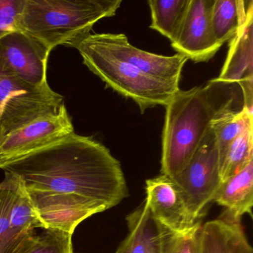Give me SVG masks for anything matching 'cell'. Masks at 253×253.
<instances>
[{"label": "cell", "mask_w": 253, "mask_h": 253, "mask_svg": "<svg viewBox=\"0 0 253 253\" xmlns=\"http://www.w3.org/2000/svg\"><path fill=\"white\" fill-rule=\"evenodd\" d=\"M0 169L20 179L44 229L73 235L85 219L129 195L121 164L110 151L75 132Z\"/></svg>", "instance_id": "6da1fadb"}, {"label": "cell", "mask_w": 253, "mask_h": 253, "mask_svg": "<svg viewBox=\"0 0 253 253\" xmlns=\"http://www.w3.org/2000/svg\"><path fill=\"white\" fill-rule=\"evenodd\" d=\"M236 84L213 79L189 90L179 89L167 103L162 134L161 173L171 178L198 149L214 120L241 110L243 94ZM244 101V100H243Z\"/></svg>", "instance_id": "7a4b0ae2"}, {"label": "cell", "mask_w": 253, "mask_h": 253, "mask_svg": "<svg viewBox=\"0 0 253 253\" xmlns=\"http://www.w3.org/2000/svg\"><path fill=\"white\" fill-rule=\"evenodd\" d=\"M121 3V0H26L19 31L50 51L60 45L75 48L99 20L115 16Z\"/></svg>", "instance_id": "3957f363"}, {"label": "cell", "mask_w": 253, "mask_h": 253, "mask_svg": "<svg viewBox=\"0 0 253 253\" xmlns=\"http://www.w3.org/2000/svg\"><path fill=\"white\" fill-rule=\"evenodd\" d=\"M75 48L81 54L84 64L106 84V87L134 100L142 113L149 108L167 106L180 89L178 85L149 76L114 55L91 34L80 41Z\"/></svg>", "instance_id": "277c9868"}, {"label": "cell", "mask_w": 253, "mask_h": 253, "mask_svg": "<svg viewBox=\"0 0 253 253\" xmlns=\"http://www.w3.org/2000/svg\"><path fill=\"white\" fill-rule=\"evenodd\" d=\"M63 103V96L49 85H29L0 66L1 140L38 118L56 113Z\"/></svg>", "instance_id": "5b68a950"}, {"label": "cell", "mask_w": 253, "mask_h": 253, "mask_svg": "<svg viewBox=\"0 0 253 253\" xmlns=\"http://www.w3.org/2000/svg\"><path fill=\"white\" fill-rule=\"evenodd\" d=\"M192 217L201 220L221 183L220 160L211 128L183 169L171 177Z\"/></svg>", "instance_id": "8992f818"}, {"label": "cell", "mask_w": 253, "mask_h": 253, "mask_svg": "<svg viewBox=\"0 0 253 253\" xmlns=\"http://www.w3.org/2000/svg\"><path fill=\"white\" fill-rule=\"evenodd\" d=\"M75 132L64 103L56 113L38 118L0 140V168L5 164L51 146Z\"/></svg>", "instance_id": "52a82bcc"}, {"label": "cell", "mask_w": 253, "mask_h": 253, "mask_svg": "<svg viewBox=\"0 0 253 253\" xmlns=\"http://www.w3.org/2000/svg\"><path fill=\"white\" fill-rule=\"evenodd\" d=\"M50 52L33 37L17 31L0 40V66L29 85L48 86L46 73Z\"/></svg>", "instance_id": "ba28073f"}, {"label": "cell", "mask_w": 253, "mask_h": 253, "mask_svg": "<svg viewBox=\"0 0 253 253\" xmlns=\"http://www.w3.org/2000/svg\"><path fill=\"white\" fill-rule=\"evenodd\" d=\"M94 38L112 54L132 65L143 73L164 82L178 85L188 58L180 54L164 56L139 49L124 34H93Z\"/></svg>", "instance_id": "9c48e42d"}, {"label": "cell", "mask_w": 253, "mask_h": 253, "mask_svg": "<svg viewBox=\"0 0 253 253\" xmlns=\"http://www.w3.org/2000/svg\"><path fill=\"white\" fill-rule=\"evenodd\" d=\"M214 0H190L178 36L171 47L195 63L209 61L220 48L213 33L211 14Z\"/></svg>", "instance_id": "30bf717a"}, {"label": "cell", "mask_w": 253, "mask_h": 253, "mask_svg": "<svg viewBox=\"0 0 253 253\" xmlns=\"http://www.w3.org/2000/svg\"><path fill=\"white\" fill-rule=\"evenodd\" d=\"M253 2L236 35L231 40L227 57L217 82L236 84L241 88L244 106L253 109Z\"/></svg>", "instance_id": "8fae6325"}, {"label": "cell", "mask_w": 253, "mask_h": 253, "mask_svg": "<svg viewBox=\"0 0 253 253\" xmlns=\"http://www.w3.org/2000/svg\"><path fill=\"white\" fill-rule=\"evenodd\" d=\"M146 201L155 218L167 230L186 232L200 220L189 212L177 186L169 177L161 175L146 181Z\"/></svg>", "instance_id": "7c38bea8"}, {"label": "cell", "mask_w": 253, "mask_h": 253, "mask_svg": "<svg viewBox=\"0 0 253 253\" xmlns=\"http://www.w3.org/2000/svg\"><path fill=\"white\" fill-rule=\"evenodd\" d=\"M201 253H253L241 220L223 214L202 225Z\"/></svg>", "instance_id": "4fadbf2b"}, {"label": "cell", "mask_w": 253, "mask_h": 253, "mask_svg": "<svg viewBox=\"0 0 253 253\" xmlns=\"http://www.w3.org/2000/svg\"><path fill=\"white\" fill-rule=\"evenodd\" d=\"M128 236L115 253H152L159 251L165 228L155 218L146 199L126 217Z\"/></svg>", "instance_id": "5bb4252c"}, {"label": "cell", "mask_w": 253, "mask_h": 253, "mask_svg": "<svg viewBox=\"0 0 253 253\" xmlns=\"http://www.w3.org/2000/svg\"><path fill=\"white\" fill-rule=\"evenodd\" d=\"M214 202L225 209L223 214L241 220L244 214L253 217V161L238 174L221 182Z\"/></svg>", "instance_id": "9a60e30c"}, {"label": "cell", "mask_w": 253, "mask_h": 253, "mask_svg": "<svg viewBox=\"0 0 253 253\" xmlns=\"http://www.w3.org/2000/svg\"><path fill=\"white\" fill-rule=\"evenodd\" d=\"M252 2V0H214L211 14V27L220 46L236 35Z\"/></svg>", "instance_id": "2e32d148"}, {"label": "cell", "mask_w": 253, "mask_h": 253, "mask_svg": "<svg viewBox=\"0 0 253 253\" xmlns=\"http://www.w3.org/2000/svg\"><path fill=\"white\" fill-rule=\"evenodd\" d=\"M190 0H149L151 29L168 38L171 43L178 36Z\"/></svg>", "instance_id": "e0dca14e"}, {"label": "cell", "mask_w": 253, "mask_h": 253, "mask_svg": "<svg viewBox=\"0 0 253 253\" xmlns=\"http://www.w3.org/2000/svg\"><path fill=\"white\" fill-rule=\"evenodd\" d=\"M253 110L243 106L241 110L229 112L211 123L220 162L229 145L253 124Z\"/></svg>", "instance_id": "ac0fdd59"}, {"label": "cell", "mask_w": 253, "mask_h": 253, "mask_svg": "<svg viewBox=\"0 0 253 253\" xmlns=\"http://www.w3.org/2000/svg\"><path fill=\"white\" fill-rule=\"evenodd\" d=\"M253 131L252 124L226 149L220 162L221 182L238 174L253 161Z\"/></svg>", "instance_id": "d6986e66"}, {"label": "cell", "mask_w": 253, "mask_h": 253, "mask_svg": "<svg viewBox=\"0 0 253 253\" xmlns=\"http://www.w3.org/2000/svg\"><path fill=\"white\" fill-rule=\"evenodd\" d=\"M201 220L181 233L165 229L158 253H201Z\"/></svg>", "instance_id": "ffe728a7"}, {"label": "cell", "mask_w": 253, "mask_h": 253, "mask_svg": "<svg viewBox=\"0 0 253 253\" xmlns=\"http://www.w3.org/2000/svg\"><path fill=\"white\" fill-rule=\"evenodd\" d=\"M5 174V178L0 183V253H14L9 225L13 176L8 172Z\"/></svg>", "instance_id": "44dd1931"}, {"label": "cell", "mask_w": 253, "mask_h": 253, "mask_svg": "<svg viewBox=\"0 0 253 253\" xmlns=\"http://www.w3.org/2000/svg\"><path fill=\"white\" fill-rule=\"evenodd\" d=\"M22 253H74L72 235L58 229H44Z\"/></svg>", "instance_id": "7402d4cb"}, {"label": "cell", "mask_w": 253, "mask_h": 253, "mask_svg": "<svg viewBox=\"0 0 253 253\" xmlns=\"http://www.w3.org/2000/svg\"><path fill=\"white\" fill-rule=\"evenodd\" d=\"M26 0H0V40L20 29Z\"/></svg>", "instance_id": "603a6c76"}, {"label": "cell", "mask_w": 253, "mask_h": 253, "mask_svg": "<svg viewBox=\"0 0 253 253\" xmlns=\"http://www.w3.org/2000/svg\"><path fill=\"white\" fill-rule=\"evenodd\" d=\"M0 140H1V131H0Z\"/></svg>", "instance_id": "cb8c5ba5"}, {"label": "cell", "mask_w": 253, "mask_h": 253, "mask_svg": "<svg viewBox=\"0 0 253 253\" xmlns=\"http://www.w3.org/2000/svg\"><path fill=\"white\" fill-rule=\"evenodd\" d=\"M159 253V251H158V252H154V253Z\"/></svg>", "instance_id": "d4e9b609"}]
</instances>
